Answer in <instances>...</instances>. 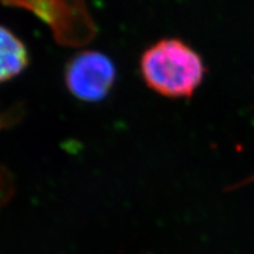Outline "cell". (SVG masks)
I'll use <instances>...</instances> for the list:
<instances>
[{"mask_svg": "<svg viewBox=\"0 0 254 254\" xmlns=\"http://www.w3.org/2000/svg\"><path fill=\"white\" fill-rule=\"evenodd\" d=\"M117 78L116 66L109 57L95 51H84L68 63L65 81L75 98L98 103L107 97Z\"/></svg>", "mask_w": 254, "mask_h": 254, "instance_id": "3957f363", "label": "cell"}, {"mask_svg": "<svg viewBox=\"0 0 254 254\" xmlns=\"http://www.w3.org/2000/svg\"><path fill=\"white\" fill-rule=\"evenodd\" d=\"M25 7L46 21L56 39L65 45H81L92 39L94 26L82 0H1Z\"/></svg>", "mask_w": 254, "mask_h": 254, "instance_id": "7a4b0ae2", "label": "cell"}, {"mask_svg": "<svg viewBox=\"0 0 254 254\" xmlns=\"http://www.w3.org/2000/svg\"><path fill=\"white\" fill-rule=\"evenodd\" d=\"M4 119L0 118V128L5 126ZM12 192V185H11V179H9L8 174L5 172L4 170H0V205H2L9 198Z\"/></svg>", "mask_w": 254, "mask_h": 254, "instance_id": "5b68a950", "label": "cell"}, {"mask_svg": "<svg viewBox=\"0 0 254 254\" xmlns=\"http://www.w3.org/2000/svg\"><path fill=\"white\" fill-rule=\"evenodd\" d=\"M148 87L167 98H190L204 82L207 68L202 57L178 38H166L145 51L140 60Z\"/></svg>", "mask_w": 254, "mask_h": 254, "instance_id": "6da1fadb", "label": "cell"}, {"mask_svg": "<svg viewBox=\"0 0 254 254\" xmlns=\"http://www.w3.org/2000/svg\"><path fill=\"white\" fill-rule=\"evenodd\" d=\"M28 65V53L15 34L0 26V82L20 74Z\"/></svg>", "mask_w": 254, "mask_h": 254, "instance_id": "277c9868", "label": "cell"}]
</instances>
